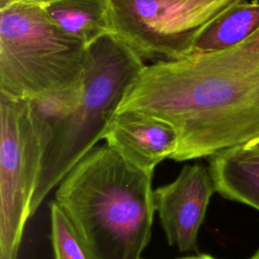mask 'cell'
<instances>
[{
	"label": "cell",
	"mask_w": 259,
	"mask_h": 259,
	"mask_svg": "<svg viewBox=\"0 0 259 259\" xmlns=\"http://www.w3.org/2000/svg\"><path fill=\"white\" fill-rule=\"evenodd\" d=\"M171 124L178 162L210 157L259 138V29L226 50L146 65L116 112Z\"/></svg>",
	"instance_id": "obj_1"
},
{
	"label": "cell",
	"mask_w": 259,
	"mask_h": 259,
	"mask_svg": "<svg viewBox=\"0 0 259 259\" xmlns=\"http://www.w3.org/2000/svg\"><path fill=\"white\" fill-rule=\"evenodd\" d=\"M152 177L104 144L67 174L55 201L96 259H143L156 211Z\"/></svg>",
	"instance_id": "obj_2"
},
{
	"label": "cell",
	"mask_w": 259,
	"mask_h": 259,
	"mask_svg": "<svg viewBox=\"0 0 259 259\" xmlns=\"http://www.w3.org/2000/svg\"><path fill=\"white\" fill-rule=\"evenodd\" d=\"M145 66L144 61L110 34L87 47L81 100L44 153L30 217L49 192L103 140L127 88Z\"/></svg>",
	"instance_id": "obj_3"
},
{
	"label": "cell",
	"mask_w": 259,
	"mask_h": 259,
	"mask_svg": "<svg viewBox=\"0 0 259 259\" xmlns=\"http://www.w3.org/2000/svg\"><path fill=\"white\" fill-rule=\"evenodd\" d=\"M86 51L40 4L14 0L0 7V94L30 100L80 84Z\"/></svg>",
	"instance_id": "obj_4"
},
{
	"label": "cell",
	"mask_w": 259,
	"mask_h": 259,
	"mask_svg": "<svg viewBox=\"0 0 259 259\" xmlns=\"http://www.w3.org/2000/svg\"><path fill=\"white\" fill-rule=\"evenodd\" d=\"M240 1L246 0H109V34L142 61L179 60L211 19Z\"/></svg>",
	"instance_id": "obj_5"
},
{
	"label": "cell",
	"mask_w": 259,
	"mask_h": 259,
	"mask_svg": "<svg viewBox=\"0 0 259 259\" xmlns=\"http://www.w3.org/2000/svg\"><path fill=\"white\" fill-rule=\"evenodd\" d=\"M42 156L29 101L0 94V259H17Z\"/></svg>",
	"instance_id": "obj_6"
},
{
	"label": "cell",
	"mask_w": 259,
	"mask_h": 259,
	"mask_svg": "<svg viewBox=\"0 0 259 259\" xmlns=\"http://www.w3.org/2000/svg\"><path fill=\"white\" fill-rule=\"evenodd\" d=\"M215 187L208 168L186 165L171 183L154 190V205L168 244L197 252V237Z\"/></svg>",
	"instance_id": "obj_7"
},
{
	"label": "cell",
	"mask_w": 259,
	"mask_h": 259,
	"mask_svg": "<svg viewBox=\"0 0 259 259\" xmlns=\"http://www.w3.org/2000/svg\"><path fill=\"white\" fill-rule=\"evenodd\" d=\"M103 140L128 163L149 173L171 158L178 147V136L171 124L133 110L115 112Z\"/></svg>",
	"instance_id": "obj_8"
},
{
	"label": "cell",
	"mask_w": 259,
	"mask_h": 259,
	"mask_svg": "<svg viewBox=\"0 0 259 259\" xmlns=\"http://www.w3.org/2000/svg\"><path fill=\"white\" fill-rule=\"evenodd\" d=\"M209 173L223 197L259 211V155L243 145L209 157Z\"/></svg>",
	"instance_id": "obj_9"
},
{
	"label": "cell",
	"mask_w": 259,
	"mask_h": 259,
	"mask_svg": "<svg viewBox=\"0 0 259 259\" xmlns=\"http://www.w3.org/2000/svg\"><path fill=\"white\" fill-rule=\"evenodd\" d=\"M259 29V2L240 1L224 9L198 34L191 54L232 48Z\"/></svg>",
	"instance_id": "obj_10"
},
{
	"label": "cell",
	"mask_w": 259,
	"mask_h": 259,
	"mask_svg": "<svg viewBox=\"0 0 259 259\" xmlns=\"http://www.w3.org/2000/svg\"><path fill=\"white\" fill-rule=\"evenodd\" d=\"M41 6L57 25L87 47L110 33L109 0H52Z\"/></svg>",
	"instance_id": "obj_11"
},
{
	"label": "cell",
	"mask_w": 259,
	"mask_h": 259,
	"mask_svg": "<svg viewBox=\"0 0 259 259\" xmlns=\"http://www.w3.org/2000/svg\"><path fill=\"white\" fill-rule=\"evenodd\" d=\"M81 95L82 82L76 86L46 93L28 100L32 121L41 140L44 153L56 133L78 107Z\"/></svg>",
	"instance_id": "obj_12"
},
{
	"label": "cell",
	"mask_w": 259,
	"mask_h": 259,
	"mask_svg": "<svg viewBox=\"0 0 259 259\" xmlns=\"http://www.w3.org/2000/svg\"><path fill=\"white\" fill-rule=\"evenodd\" d=\"M50 218L55 259H96L84 239L55 200L50 204Z\"/></svg>",
	"instance_id": "obj_13"
},
{
	"label": "cell",
	"mask_w": 259,
	"mask_h": 259,
	"mask_svg": "<svg viewBox=\"0 0 259 259\" xmlns=\"http://www.w3.org/2000/svg\"><path fill=\"white\" fill-rule=\"evenodd\" d=\"M243 146L246 149L250 150L251 152L256 153V154L259 155V138L256 139V140H253V141H251V142H249V143H247V144H245Z\"/></svg>",
	"instance_id": "obj_14"
},
{
	"label": "cell",
	"mask_w": 259,
	"mask_h": 259,
	"mask_svg": "<svg viewBox=\"0 0 259 259\" xmlns=\"http://www.w3.org/2000/svg\"><path fill=\"white\" fill-rule=\"evenodd\" d=\"M178 259H217L210 255L207 254H197V255H192V256H186Z\"/></svg>",
	"instance_id": "obj_15"
},
{
	"label": "cell",
	"mask_w": 259,
	"mask_h": 259,
	"mask_svg": "<svg viewBox=\"0 0 259 259\" xmlns=\"http://www.w3.org/2000/svg\"><path fill=\"white\" fill-rule=\"evenodd\" d=\"M14 1V0H13ZM21 1H27V2H32V3H37V4H40V5H42V4H46V3H48V2H50V1H52V0H21ZM10 3V2H9Z\"/></svg>",
	"instance_id": "obj_16"
},
{
	"label": "cell",
	"mask_w": 259,
	"mask_h": 259,
	"mask_svg": "<svg viewBox=\"0 0 259 259\" xmlns=\"http://www.w3.org/2000/svg\"><path fill=\"white\" fill-rule=\"evenodd\" d=\"M248 259H259V250L256 252V253H254L250 258H248Z\"/></svg>",
	"instance_id": "obj_17"
},
{
	"label": "cell",
	"mask_w": 259,
	"mask_h": 259,
	"mask_svg": "<svg viewBox=\"0 0 259 259\" xmlns=\"http://www.w3.org/2000/svg\"><path fill=\"white\" fill-rule=\"evenodd\" d=\"M11 1H13V0H0V7L3 5H6L7 3L11 2Z\"/></svg>",
	"instance_id": "obj_18"
}]
</instances>
